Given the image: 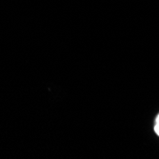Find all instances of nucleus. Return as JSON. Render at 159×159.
I'll use <instances>...</instances> for the list:
<instances>
[{"label":"nucleus","mask_w":159,"mask_h":159,"mask_svg":"<svg viewBox=\"0 0 159 159\" xmlns=\"http://www.w3.org/2000/svg\"><path fill=\"white\" fill-rule=\"evenodd\" d=\"M155 124L159 125V112H158V114L156 115V117H155Z\"/></svg>","instance_id":"2"},{"label":"nucleus","mask_w":159,"mask_h":159,"mask_svg":"<svg viewBox=\"0 0 159 159\" xmlns=\"http://www.w3.org/2000/svg\"><path fill=\"white\" fill-rule=\"evenodd\" d=\"M153 131H154V133L156 134V135L159 136V125H158V124H154Z\"/></svg>","instance_id":"1"}]
</instances>
